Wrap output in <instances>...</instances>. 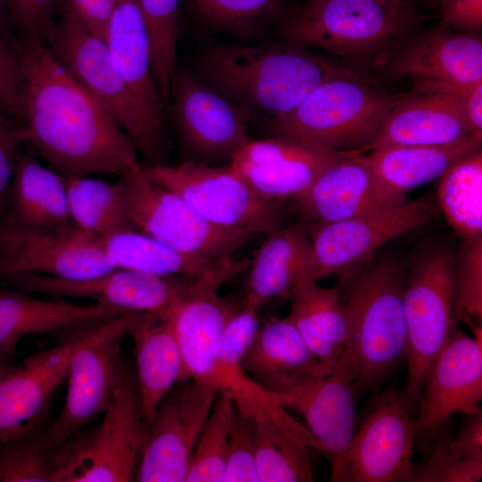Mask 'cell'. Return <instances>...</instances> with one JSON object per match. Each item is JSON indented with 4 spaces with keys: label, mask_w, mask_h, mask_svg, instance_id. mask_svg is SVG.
Segmentation results:
<instances>
[{
    "label": "cell",
    "mask_w": 482,
    "mask_h": 482,
    "mask_svg": "<svg viewBox=\"0 0 482 482\" xmlns=\"http://www.w3.org/2000/svg\"><path fill=\"white\" fill-rule=\"evenodd\" d=\"M26 79L27 143L65 178L121 176L137 148L106 108L62 67L44 40L18 44Z\"/></svg>",
    "instance_id": "obj_1"
},
{
    "label": "cell",
    "mask_w": 482,
    "mask_h": 482,
    "mask_svg": "<svg viewBox=\"0 0 482 482\" xmlns=\"http://www.w3.org/2000/svg\"><path fill=\"white\" fill-rule=\"evenodd\" d=\"M196 69L199 79L233 103L272 117L291 111L328 80L363 78L328 57L290 43L220 44L201 54Z\"/></svg>",
    "instance_id": "obj_2"
},
{
    "label": "cell",
    "mask_w": 482,
    "mask_h": 482,
    "mask_svg": "<svg viewBox=\"0 0 482 482\" xmlns=\"http://www.w3.org/2000/svg\"><path fill=\"white\" fill-rule=\"evenodd\" d=\"M404 270L397 258L373 256L340 278L338 287L348 318L343 355L353 371L358 395L377 385L406 356Z\"/></svg>",
    "instance_id": "obj_3"
},
{
    "label": "cell",
    "mask_w": 482,
    "mask_h": 482,
    "mask_svg": "<svg viewBox=\"0 0 482 482\" xmlns=\"http://www.w3.org/2000/svg\"><path fill=\"white\" fill-rule=\"evenodd\" d=\"M424 19L411 0H306L280 35L287 43L362 64L381 63Z\"/></svg>",
    "instance_id": "obj_4"
},
{
    "label": "cell",
    "mask_w": 482,
    "mask_h": 482,
    "mask_svg": "<svg viewBox=\"0 0 482 482\" xmlns=\"http://www.w3.org/2000/svg\"><path fill=\"white\" fill-rule=\"evenodd\" d=\"M44 41L69 75L106 108L150 164L162 163L170 148L163 115L134 95L104 40L92 34L67 5Z\"/></svg>",
    "instance_id": "obj_5"
},
{
    "label": "cell",
    "mask_w": 482,
    "mask_h": 482,
    "mask_svg": "<svg viewBox=\"0 0 482 482\" xmlns=\"http://www.w3.org/2000/svg\"><path fill=\"white\" fill-rule=\"evenodd\" d=\"M401 97L377 90L364 78L328 80L267 128L280 137L329 151L363 154Z\"/></svg>",
    "instance_id": "obj_6"
},
{
    "label": "cell",
    "mask_w": 482,
    "mask_h": 482,
    "mask_svg": "<svg viewBox=\"0 0 482 482\" xmlns=\"http://www.w3.org/2000/svg\"><path fill=\"white\" fill-rule=\"evenodd\" d=\"M455 254L435 247L404 270L403 302L407 325V377L400 398L405 407L420 403L426 374L457 328Z\"/></svg>",
    "instance_id": "obj_7"
},
{
    "label": "cell",
    "mask_w": 482,
    "mask_h": 482,
    "mask_svg": "<svg viewBox=\"0 0 482 482\" xmlns=\"http://www.w3.org/2000/svg\"><path fill=\"white\" fill-rule=\"evenodd\" d=\"M104 420L88 433L58 446L54 482H127L145 440L136 374L124 362Z\"/></svg>",
    "instance_id": "obj_8"
},
{
    "label": "cell",
    "mask_w": 482,
    "mask_h": 482,
    "mask_svg": "<svg viewBox=\"0 0 482 482\" xmlns=\"http://www.w3.org/2000/svg\"><path fill=\"white\" fill-rule=\"evenodd\" d=\"M143 169L217 228L256 236L280 227L284 201L262 198L229 166L186 161L177 165L147 164Z\"/></svg>",
    "instance_id": "obj_9"
},
{
    "label": "cell",
    "mask_w": 482,
    "mask_h": 482,
    "mask_svg": "<svg viewBox=\"0 0 482 482\" xmlns=\"http://www.w3.org/2000/svg\"><path fill=\"white\" fill-rule=\"evenodd\" d=\"M120 180L134 228L183 253L224 261L256 237L211 224L180 195L150 179L138 162L122 174Z\"/></svg>",
    "instance_id": "obj_10"
},
{
    "label": "cell",
    "mask_w": 482,
    "mask_h": 482,
    "mask_svg": "<svg viewBox=\"0 0 482 482\" xmlns=\"http://www.w3.org/2000/svg\"><path fill=\"white\" fill-rule=\"evenodd\" d=\"M129 320V312L96 320L89 323V329L77 335L64 405L46 428L56 447L108 409L123 362L120 345Z\"/></svg>",
    "instance_id": "obj_11"
},
{
    "label": "cell",
    "mask_w": 482,
    "mask_h": 482,
    "mask_svg": "<svg viewBox=\"0 0 482 482\" xmlns=\"http://www.w3.org/2000/svg\"><path fill=\"white\" fill-rule=\"evenodd\" d=\"M116 268L103 237L72 221L26 229L0 220V281L34 274L68 279L90 278Z\"/></svg>",
    "instance_id": "obj_12"
},
{
    "label": "cell",
    "mask_w": 482,
    "mask_h": 482,
    "mask_svg": "<svg viewBox=\"0 0 482 482\" xmlns=\"http://www.w3.org/2000/svg\"><path fill=\"white\" fill-rule=\"evenodd\" d=\"M417 436V420L410 416L399 392L386 389L331 467V481L410 482Z\"/></svg>",
    "instance_id": "obj_13"
},
{
    "label": "cell",
    "mask_w": 482,
    "mask_h": 482,
    "mask_svg": "<svg viewBox=\"0 0 482 482\" xmlns=\"http://www.w3.org/2000/svg\"><path fill=\"white\" fill-rule=\"evenodd\" d=\"M3 283L23 293L91 298L98 304L121 312H162L203 291V282L197 277L162 276L118 267L90 278L22 274Z\"/></svg>",
    "instance_id": "obj_14"
},
{
    "label": "cell",
    "mask_w": 482,
    "mask_h": 482,
    "mask_svg": "<svg viewBox=\"0 0 482 482\" xmlns=\"http://www.w3.org/2000/svg\"><path fill=\"white\" fill-rule=\"evenodd\" d=\"M436 212L433 200L420 197L346 220L308 225L316 281L331 274L350 275L384 244L428 223Z\"/></svg>",
    "instance_id": "obj_15"
},
{
    "label": "cell",
    "mask_w": 482,
    "mask_h": 482,
    "mask_svg": "<svg viewBox=\"0 0 482 482\" xmlns=\"http://www.w3.org/2000/svg\"><path fill=\"white\" fill-rule=\"evenodd\" d=\"M180 383L163 398L150 423L137 481H186L193 449L220 388L192 378Z\"/></svg>",
    "instance_id": "obj_16"
},
{
    "label": "cell",
    "mask_w": 482,
    "mask_h": 482,
    "mask_svg": "<svg viewBox=\"0 0 482 482\" xmlns=\"http://www.w3.org/2000/svg\"><path fill=\"white\" fill-rule=\"evenodd\" d=\"M170 99L181 141L195 156L229 160L251 140L246 124L252 112L201 79L176 71Z\"/></svg>",
    "instance_id": "obj_17"
},
{
    "label": "cell",
    "mask_w": 482,
    "mask_h": 482,
    "mask_svg": "<svg viewBox=\"0 0 482 482\" xmlns=\"http://www.w3.org/2000/svg\"><path fill=\"white\" fill-rule=\"evenodd\" d=\"M470 337L456 328L430 365L424 381L418 435L434 436L456 412H481L482 328Z\"/></svg>",
    "instance_id": "obj_18"
},
{
    "label": "cell",
    "mask_w": 482,
    "mask_h": 482,
    "mask_svg": "<svg viewBox=\"0 0 482 482\" xmlns=\"http://www.w3.org/2000/svg\"><path fill=\"white\" fill-rule=\"evenodd\" d=\"M348 155L271 136L251 139L228 166L262 198L284 201L302 194L327 168Z\"/></svg>",
    "instance_id": "obj_19"
},
{
    "label": "cell",
    "mask_w": 482,
    "mask_h": 482,
    "mask_svg": "<svg viewBox=\"0 0 482 482\" xmlns=\"http://www.w3.org/2000/svg\"><path fill=\"white\" fill-rule=\"evenodd\" d=\"M393 78L409 79L418 92L482 81V39L445 27L405 42L380 64Z\"/></svg>",
    "instance_id": "obj_20"
},
{
    "label": "cell",
    "mask_w": 482,
    "mask_h": 482,
    "mask_svg": "<svg viewBox=\"0 0 482 482\" xmlns=\"http://www.w3.org/2000/svg\"><path fill=\"white\" fill-rule=\"evenodd\" d=\"M292 198L308 225L346 220L409 200L386 187L362 154L348 155L330 165L305 191Z\"/></svg>",
    "instance_id": "obj_21"
},
{
    "label": "cell",
    "mask_w": 482,
    "mask_h": 482,
    "mask_svg": "<svg viewBox=\"0 0 482 482\" xmlns=\"http://www.w3.org/2000/svg\"><path fill=\"white\" fill-rule=\"evenodd\" d=\"M275 396L285 408L302 416L320 452L334 466L355 432L358 394L345 357L326 377Z\"/></svg>",
    "instance_id": "obj_22"
},
{
    "label": "cell",
    "mask_w": 482,
    "mask_h": 482,
    "mask_svg": "<svg viewBox=\"0 0 482 482\" xmlns=\"http://www.w3.org/2000/svg\"><path fill=\"white\" fill-rule=\"evenodd\" d=\"M77 335L11 366L0 376V440L37 427L54 391L69 373Z\"/></svg>",
    "instance_id": "obj_23"
},
{
    "label": "cell",
    "mask_w": 482,
    "mask_h": 482,
    "mask_svg": "<svg viewBox=\"0 0 482 482\" xmlns=\"http://www.w3.org/2000/svg\"><path fill=\"white\" fill-rule=\"evenodd\" d=\"M241 367L274 395L330 373L287 317L270 319L259 327Z\"/></svg>",
    "instance_id": "obj_24"
},
{
    "label": "cell",
    "mask_w": 482,
    "mask_h": 482,
    "mask_svg": "<svg viewBox=\"0 0 482 482\" xmlns=\"http://www.w3.org/2000/svg\"><path fill=\"white\" fill-rule=\"evenodd\" d=\"M170 308L129 312L128 333L134 343L136 379L144 422L148 425L163 398L180 381L183 371Z\"/></svg>",
    "instance_id": "obj_25"
},
{
    "label": "cell",
    "mask_w": 482,
    "mask_h": 482,
    "mask_svg": "<svg viewBox=\"0 0 482 482\" xmlns=\"http://www.w3.org/2000/svg\"><path fill=\"white\" fill-rule=\"evenodd\" d=\"M470 135L453 86L401 97L364 153L391 145L448 144Z\"/></svg>",
    "instance_id": "obj_26"
},
{
    "label": "cell",
    "mask_w": 482,
    "mask_h": 482,
    "mask_svg": "<svg viewBox=\"0 0 482 482\" xmlns=\"http://www.w3.org/2000/svg\"><path fill=\"white\" fill-rule=\"evenodd\" d=\"M267 235L253 253L242 297L244 304L259 309L272 298L287 297L302 281H316L312 246L305 231L279 227Z\"/></svg>",
    "instance_id": "obj_27"
},
{
    "label": "cell",
    "mask_w": 482,
    "mask_h": 482,
    "mask_svg": "<svg viewBox=\"0 0 482 482\" xmlns=\"http://www.w3.org/2000/svg\"><path fill=\"white\" fill-rule=\"evenodd\" d=\"M243 305L242 298L220 296L212 292L170 308L183 362L179 382L192 378L212 383L219 337Z\"/></svg>",
    "instance_id": "obj_28"
},
{
    "label": "cell",
    "mask_w": 482,
    "mask_h": 482,
    "mask_svg": "<svg viewBox=\"0 0 482 482\" xmlns=\"http://www.w3.org/2000/svg\"><path fill=\"white\" fill-rule=\"evenodd\" d=\"M290 312L287 316L303 340L331 372L346 346L348 318L338 285L323 287L305 280L288 293Z\"/></svg>",
    "instance_id": "obj_29"
},
{
    "label": "cell",
    "mask_w": 482,
    "mask_h": 482,
    "mask_svg": "<svg viewBox=\"0 0 482 482\" xmlns=\"http://www.w3.org/2000/svg\"><path fill=\"white\" fill-rule=\"evenodd\" d=\"M482 134L442 145H391L362 157L391 192L406 196L414 187L438 179L450 166L481 148Z\"/></svg>",
    "instance_id": "obj_30"
},
{
    "label": "cell",
    "mask_w": 482,
    "mask_h": 482,
    "mask_svg": "<svg viewBox=\"0 0 482 482\" xmlns=\"http://www.w3.org/2000/svg\"><path fill=\"white\" fill-rule=\"evenodd\" d=\"M104 42L114 64L134 95L157 114L163 103L151 69L148 30L137 0H117Z\"/></svg>",
    "instance_id": "obj_31"
},
{
    "label": "cell",
    "mask_w": 482,
    "mask_h": 482,
    "mask_svg": "<svg viewBox=\"0 0 482 482\" xmlns=\"http://www.w3.org/2000/svg\"><path fill=\"white\" fill-rule=\"evenodd\" d=\"M9 222L45 229L71 222L65 178L31 154L21 152L14 170L7 210Z\"/></svg>",
    "instance_id": "obj_32"
},
{
    "label": "cell",
    "mask_w": 482,
    "mask_h": 482,
    "mask_svg": "<svg viewBox=\"0 0 482 482\" xmlns=\"http://www.w3.org/2000/svg\"><path fill=\"white\" fill-rule=\"evenodd\" d=\"M124 313L101 304L46 301L23 292L0 291V351L12 353L24 336L72 327Z\"/></svg>",
    "instance_id": "obj_33"
},
{
    "label": "cell",
    "mask_w": 482,
    "mask_h": 482,
    "mask_svg": "<svg viewBox=\"0 0 482 482\" xmlns=\"http://www.w3.org/2000/svg\"><path fill=\"white\" fill-rule=\"evenodd\" d=\"M103 239L115 267L155 275L205 277L229 270L239 273L250 265L249 260L236 262L230 258L213 261L190 256L135 229H125Z\"/></svg>",
    "instance_id": "obj_34"
},
{
    "label": "cell",
    "mask_w": 482,
    "mask_h": 482,
    "mask_svg": "<svg viewBox=\"0 0 482 482\" xmlns=\"http://www.w3.org/2000/svg\"><path fill=\"white\" fill-rule=\"evenodd\" d=\"M65 180L69 214L76 226L103 238L135 229L127 213L120 179L114 183L89 176Z\"/></svg>",
    "instance_id": "obj_35"
},
{
    "label": "cell",
    "mask_w": 482,
    "mask_h": 482,
    "mask_svg": "<svg viewBox=\"0 0 482 482\" xmlns=\"http://www.w3.org/2000/svg\"><path fill=\"white\" fill-rule=\"evenodd\" d=\"M438 179L437 201L448 223L464 241L482 238L481 148L453 163Z\"/></svg>",
    "instance_id": "obj_36"
},
{
    "label": "cell",
    "mask_w": 482,
    "mask_h": 482,
    "mask_svg": "<svg viewBox=\"0 0 482 482\" xmlns=\"http://www.w3.org/2000/svg\"><path fill=\"white\" fill-rule=\"evenodd\" d=\"M309 445L270 420H254V452L259 482H310Z\"/></svg>",
    "instance_id": "obj_37"
},
{
    "label": "cell",
    "mask_w": 482,
    "mask_h": 482,
    "mask_svg": "<svg viewBox=\"0 0 482 482\" xmlns=\"http://www.w3.org/2000/svg\"><path fill=\"white\" fill-rule=\"evenodd\" d=\"M235 403L220 389L193 449L186 481L222 482Z\"/></svg>",
    "instance_id": "obj_38"
},
{
    "label": "cell",
    "mask_w": 482,
    "mask_h": 482,
    "mask_svg": "<svg viewBox=\"0 0 482 482\" xmlns=\"http://www.w3.org/2000/svg\"><path fill=\"white\" fill-rule=\"evenodd\" d=\"M148 30L151 69L163 105L170 101L176 72L179 0H137Z\"/></svg>",
    "instance_id": "obj_39"
},
{
    "label": "cell",
    "mask_w": 482,
    "mask_h": 482,
    "mask_svg": "<svg viewBox=\"0 0 482 482\" xmlns=\"http://www.w3.org/2000/svg\"><path fill=\"white\" fill-rule=\"evenodd\" d=\"M56 448L40 426L0 440V482H54Z\"/></svg>",
    "instance_id": "obj_40"
},
{
    "label": "cell",
    "mask_w": 482,
    "mask_h": 482,
    "mask_svg": "<svg viewBox=\"0 0 482 482\" xmlns=\"http://www.w3.org/2000/svg\"><path fill=\"white\" fill-rule=\"evenodd\" d=\"M259 310L244 304L229 320L219 337L210 380L220 389L234 390L246 376L241 362L259 329Z\"/></svg>",
    "instance_id": "obj_41"
},
{
    "label": "cell",
    "mask_w": 482,
    "mask_h": 482,
    "mask_svg": "<svg viewBox=\"0 0 482 482\" xmlns=\"http://www.w3.org/2000/svg\"><path fill=\"white\" fill-rule=\"evenodd\" d=\"M284 0H194L197 15L213 29L242 39L254 36Z\"/></svg>",
    "instance_id": "obj_42"
},
{
    "label": "cell",
    "mask_w": 482,
    "mask_h": 482,
    "mask_svg": "<svg viewBox=\"0 0 482 482\" xmlns=\"http://www.w3.org/2000/svg\"><path fill=\"white\" fill-rule=\"evenodd\" d=\"M454 279L457 318L472 329L482 319V238L463 240L455 255Z\"/></svg>",
    "instance_id": "obj_43"
},
{
    "label": "cell",
    "mask_w": 482,
    "mask_h": 482,
    "mask_svg": "<svg viewBox=\"0 0 482 482\" xmlns=\"http://www.w3.org/2000/svg\"><path fill=\"white\" fill-rule=\"evenodd\" d=\"M67 7V0H0V12L17 34V45L44 40Z\"/></svg>",
    "instance_id": "obj_44"
},
{
    "label": "cell",
    "mask_w": 482,
    "mask_h": 482,
    "mask_svg": "<svg viewBox=\"0 0 482 482\" xmlns=\"http://www.w3.org/2000/svg\"><path fill=\"white\" fill-rule=\"evenodd\" d=\"M224 482H259L254 452V419L233 410Z\"/></svg>",
    "instance_id": "obj_45"
},
{
    "label": "cell",
    "mask_w": 482,
    "mask_h": 482,
    "mask_svg": "<svg viewBox=\"0 0 482 482\" xmlns=\"http://www.w3.org/2000/svg\"><path fill=\"white\" fill-rule=\"evenodd\" d=\"M449 436L438 441L429 459L414 466L410 482H477L482 478V461L462 459L450 445Z\"/></svg>",
    "instance_id": "obj_46"
},
{
    "label": "cell",
    "mask_w": 482,
    "mask_h": 482,
    "mask_svg": "<svg viewBox=\"0 0 482 482\" xmlns=\"http://www.w3.org/2000/svg\"><path fill=\"white\" fill-rule=\"evenodd\" d=\"M26 79L17 46L0 33V109L22 120Z\"/></svg>",
    "instance_id": "obj_47"
},
{
    "label": "cell",
    "mask_w": 482,
    "mask_h": 482,
    "mask_svg": "<svg viewBox=\"0 0 482 482\" xmlns=\"http://www.w3.org/2000/svg\"><path fill=\"white\" fill-rule=\"evenodd\" d=\"M28 134L21 120L0 109V209L6 212L21 145Z\"/></svg>",
    "instance_id": "obj_48"
},
{
    "label": "cell",
    "mask_w": 482,
    "mask_h": 482,
    "mask_svg": "<svg viewBox=\"0 0 482 482\" xmlns=\"http://www.w3.org/2000/svg\"><path fill=\"white\" fill-rule=\"evenodd\" d=\"M443 27L463 33L482 28V0H445L442 4Z\"/></svg>",
    "instance_id": "obj_49"
},
{
    "label": "cell",
    "mask_w": 482,
    "mask_h": 482,
    "mask_svg": "<svg viewBox=\"0 0 482 482\" xmlns=\"http://www.w3.org/2000/svg\"><path fill=\"white\" fill-rule=\"evenodd\" d=\"M117 0H67L68 8L95 36L104 40Z\"/></svg>",
    "instance_id": "obj_50"
},
{
    "label": "cell",
    "mask_w": 482,
    "mask_h": 482,
    "mask_svg": "<svg viewBox=\"0 0 482 482\" xmlns=\"http://www.w3.org/2000/svg\"><path fill=\"white\" fill-rule=\"evenodd\" d=\"M467 416L457 438L450 440V445L462 459L482 461V412Z\"/></svg>",
    "instance_id": "obj_51"
},
{
    "label": "cell",
    "mask_w": 482,
    "mask_h": 482,
    "mask_svg": "<svg viewBox=\"0 0 482 482\" xmlns=\"http://www.w3.org/2000/svg\"><path fill=\"white\" fill-rule=\"evenodd\" d=\"M471 135L482 134V81L454 86Z\"/></svg>",
    "instance_id": "obj_52"
},
{
    "label": "cell",
    "mask_w": 482,
    "mask_h": 482,
    "mask_svg": "<svg viewBox=\"0 0 482 482\" xmlns=\"http://www.w3.org/2000/svg\"><path fill=\"white\" fill-rule=\"evenodd\" d=\"M11 353L0 351V376H2L12 365L10 363Z\"/></svg>",
    "instance_id": "obj_53"
},
{
    "label": "cell",
    "mask_w": 482,
    "mask_h": 482,
    "mask_svg": "<svg viewBox=\"0 0 482 482\" xmlns=\"http://www.w3.org/2000/svg\"><path fill=\"white\" fill-rule=\"evenodd\" d=\"M0 33H2L4 36H5L9 40L13 41V37L10 35V33L7 30V25L0 12Z\"/></svg>",
    "instance_id": "obj_54"
},
{
    "label": "cell",
    "mask_w": 482,
    "mask_h": 482,
    "mask_svg": "<svg viewBox=\"0 0 482 482\" xmlns=\"http://www.w3.org/2000/svg\"><path fill=\"white\" fill-rule=\"evenodd\" d=\"M442 4L445 1V0H439Z\"/></svg>",
    "instance_id": "obj_55"
},
{
    "label": "cell",
    "mask_w": 482,
    "mask_h": 482,
    "mask_svg": "<svg viewBox=\"0 0 482 482\" xmlns=\"http://www.w3.org/2000/svg\"><path fill=\"white\" fill-rule=\"evenodd\" d=\"M1 213H4V212H3V211L0 209V214H1Z\"/></svg>",
    "instance_id": "obj_56"
}]
</instances>
